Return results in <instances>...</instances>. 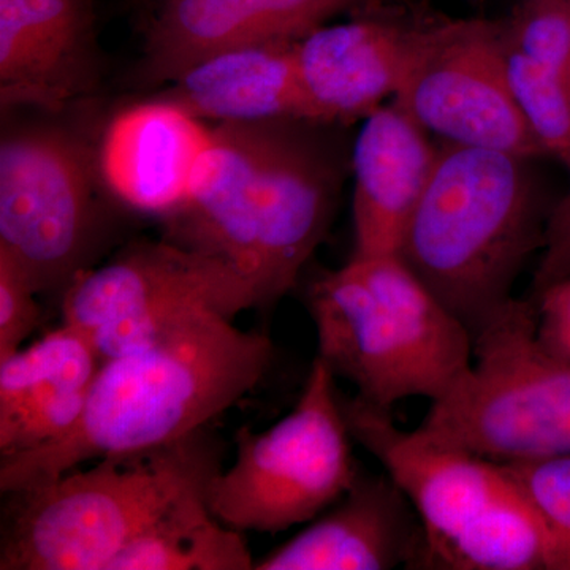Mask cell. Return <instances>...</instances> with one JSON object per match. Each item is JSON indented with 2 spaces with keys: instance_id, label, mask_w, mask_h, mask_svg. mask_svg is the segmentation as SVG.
Segmentation results:
<instances>
[{
  "instance_id": "obj_5",
  "label": "cell",
  "mask_w": 570,
  "mask_h": 570,
  "mask_svg": "<svg viewBox=\"0 0 570 570\" xmlns=\"http://www.w3.org/2000/svg\"><path fill=\"white\" fill-rule=\"evenodd\" d=\"M317 356L390 411L448 395L472 363V335L397 254L352 257L306 288Z\"/></svg>"
},
{
  "instance_id": "obj_3",
  "label": "cell",
  "mask_w": 570,
  "mask_h": 570,
  "mask_svg": "<svg viewBox=\"0 0 570 570\" xmlns=\"http://www.w3.org/2000/svg\"><path fill=\"white\" fill-rule=\"evenodd\" d=\"M530 160L442 142L397 250L472 336L515 299L517 277L546 245L551 209Z\"/></svg>"
},
{
  "instance_id": "obj_14",
  "label": "cell",
  "mask_w": 570,
  "mask_h": 570,
  "mask_svg": "<svg viewBox=\"0 0 570 570\" xmlns=\"http://www.w3.org/2000/svg\"><path fill=\"white\" fill-rule=\"evenodd\" d=\"M213 137V126L163 96L130 105L105 129L100 181L119 204L163 220L189 200Z\"/></svg>"
},
{
  "instance_id": "obj_7",
  "label": "cell",
  "mask_w": 570,
  "mask_h": 570,
  "mask_svg": "<svg viewBox=\"0 0 570 570\" xmlns=\"http://www.w3.org/2000/svg\"><path fill=\"white\" fill-rule=\"evenodd\" d=\"M336 376L314 358L295 407L262 433H235L232 466L214 475L206 501L239 532H281L309 523L343 497L358 474Z\"/></svg>"
},
{
  "instance_id": "obj_17",
  "label": "cell",
  "mask_w": 570,
  "mask_h": 570,
  "mask_svg": "<svg viewBox=\"0 0 570 570\" xmlns=\"http://www.w3.org/2000/svg\"><path fill=\"white\" fill-rule=\"evenodd\" d=\"M102 365L91 341L67 324L0 360V459L66 436Z\"/></svg>"
},
{
  "instance_id": "obj_1",
  "label": "cell",
  "mask_w": 570,
  "mask_h": 570,
  "mask_svg": "<svg viewBox=\"0 0 570 570\" xmlns=\"http://www.w3.org/2000/svg\"><path fill=\"white\" fill-rule=\"evenodd\" d=\"M306 121L213 124L193 194L163 238L234 266L272 307L298 283L335 214L340 165Z\"/></svg>"
},
{
  "instance_id": "obj_26",
  "label": "cell",
  "mask_w": 570,
  "mask_h": 570,
  "mask_svg": "<svg viewBox=\"0 0 570 570\" xmlns=\"http://www.w3.org/2000/svg\"><path fill=\"white\" fill-rule=\"evenodd\" d=\"M539 340L551 354L570 365V277L530 296Z\"/></svg>"
},
{
  "instance_id": "obj_10",
  "label": "cell",
  "mask_w": 570,
  "mask_h": 570,
  "mask_svg": "<svg viewBox=\"0 0 570 570\" xmlns=\"http://www.w3.org/2000/svg\"><path fill=\"white\" fill-rule=\"evenodd\" d=\"M393 100L449 145L546 156L510 91L502 20L412 22Z\"/></svg>"
},
{
  "instance_id": "obj_20",
  "label": "cell",
  "mask_w": 570,
  "mask_h": 570,
  "mask_svg": "<svg viewBox=\"0 0 570 570\" xmlns=\"http://www.w3.org/2000/svg\"><path fill=\"white\" fill-rule=\"evenodd\" d=\"M420 569L566 570V566L550 528L513 487L431 550Z\"/></svg>"
},
{
  "instance_id": "obj_15",
  "label": "cell",
  "mask_w": 570,
  "mask_h": 570,
  "mask_svg": "<svg viewBox=\"0 0 570 570\" xmlns=\"http://www.w3.org/2000/svg\"><path fill=\"white\" fill-rule=\"evenodd\" d=\"M423 546L417 510L387 474L358 469L351 489L255 570L414 569Z\"/></svg>"
},
{
  "instance_id": "obj_23",
  "label": "cell",
  "mask_w": 570,
  "mask_h": 570,
  "mask_svg": "<svg viewBox=\"0 0 570 570\" xmlns=\"http://www.w3.org/2000/svg\"><path fill=\"white\" fill-rule=\"evenodd\" d=\"M502 24L512 47L570 80V0H520Z\"/></svg>"
},
{
  "instance_id": "obj_11",
  "label": "cell",
  "mask_w": 570,
  "mask_h": 570,
  "mask_svg": "<svg viewBox=\"0 0 570 570\" xmlns=\"http://www.w3.org/2000/svg\"><path fill=\"white\" fill-rule=\"evenodd\" d=\"M348 433L403 490L423 524L414 569L498 499L513 490L501 464L439 444L420 431L401 430L390 411L340 392Z\"/></svg>"
},
{
  "instance_id": "obj_18",
  "label": "cell",
  "mask_w": 570,
  "mask_h": 570,
  "mask_svg": "<svg viewBox=\"0 0 570 570\" xmlns=\"http://www.w3.org/2000/svg\"><path fill=\"white\" fill-rule=\"evenodd\" d=\"M439 146L393 100L363 119L356 135L352 257L397 254L404 232L425 193Z\"/></svg>"
},
{
  "instance_id": "obj_8",
  "label": "cell",
  "mask_w": 570,
  "mask_h": 570,
  "mask_svg": "<svg viewBox=\"0 0 570 570\" xmlns=\"http://www.w3.org/2000/svg\"><path fill=\"white\" fill-rule=\"evenodd\" d=\"M97 154L56 122L10 127L0 141V253L37 294L59 298L102 249Z\"/></svg>"
},
{
  "instance_id": "obj_4",
  "label": "cell",
  "mask_w": 570,
  "mask_h": 570,
  "mask_svg": "<svg viewBox=\"0 0 570 570\" xmlns=\"http://www.w3.org/2000/svg\"><path fill=\"white\" fill-rule=\"evenodd\" d=\"M209 426L3 493L0 570H108L149 524L223 471Z\"/></svg>"
},
{
  "instance_id": "obj_19",
  "label": "cell",
  "mask_w": 570,
  "mask_h": 570,
  "mask_svg": "<svg viewBox=\"0 0 570 570\" xmlns=\"http://www.w3.org/2000/svg\"><path fill=\"white\" fill-rule=\"evenodd\" d=\"M296 41L217 52L183 71L159 96L205 122H313L296 71Z\"/></svg>"
},
{
  "instance_id": "obj_12",
  "label": "cell",
  "mask_w": 570,
  "mask_h": 570,
  "mask_svg": "<svg viewBox=\"0 0 570 570\" xmlns=\"http://www.w3.org/2000/svg\"><path fill=\"white\" fill-rule=\"evenodd\" d=\"M376 0H160L138 63V81L165 85L209 56L296 41L333 17Z\"/></svg>"
},
{
  "instance_id": "obj_2",
  "label": "cell",
  "mask_w": 570,
  "mask_h": 570,
  "mask_svg": "<svg viewBox=\"0 0 570 570\" xmlns=\"http://www.w3.org/2000/svg\"><path fill=\"white\" fill-rule=\"evenodd\" d=\"M273 360L275 346L264 333L245 332L223 314H198L149 346L104 362L66 436L0 459V493L209 426L264 381Z\"/></svg>"
},
{
  "instance_id": "obj_24",
  "label": "cell",
  "mask_w": 570,
  "mask_h": 570,
  "mask_svg": "<svg viewBox=\"0 0 570 570\" xmlns=\"http://www.w3.org/2000/svg\"><path fill=\"white\" fill-rule=\"evenodd\" d=\"M510 482L542 517L570 570V455L501 464Z\"/></svg>"
},
{
  "instance_id": "obj_9",
  "label": "cell",
  "mask_w": 570,
  "mask_h": 570,
  "mask_svg": "<svg viewBox=\"0 0 570 570\" xmlns=\"http://www.w3.org/2000/svg\"><path fill=\"white\" fill-rule=\"evenodd\" d=\"M59 305L62 324L80 330L104 362L149 346L198 314L235 318L258 307L234 266L165 238L130 243L82 273Z\"/></svg>"
},
{
  "instance_id": "obj_21",
  "label": "cell",
  "mask_w": 570,
  "mask_h": 570,
  "mask_svg": "<svg viewBox=\"0 0 570 570\" xmlns=\"http://www.w3.org/2000/svg\"><path fill=\"white\" fill-rule=\"evenodd\" d=\"M206 490L190 491L132 540L108 570H253L245 532L217 519Z\"/></svg>"
},
{
  "instance_id": "obj_22",
  "label": "cell",
  "mask_w": 570,
  "mask_h": 570,
  "mask_svg": "<svg viewBox=\"0 0 570 570\" xmlns=\"http://www.w3.org/2000/svg\"><path fill=\"white\" fill-rule=\"evenodd\" d=\"M504 26V24H502ZM505 39V33H504ZM513 100L543 153L570 167V80L505 40Z\"/></svg>"
},
{
  "instance_id": "obj_6",
  "label": "cell",
  "mask_w": 570,
  "mask_h": 570,
  "mask_svg": "<svg viewBox=\"0 0 570 570\" xmlns=\"http://www.w3.org/2000/svg\"><path fill=\"white\" fill-rule=\"evenodd\" d=\"M420 433L499 464L570 455V365L539 340L531 299L472 336V363Z\"/></svg>"
},
{
  "instance_id": "obj_16",
  "label": "cell",
  "mask_w": 570,
  "mask_h": 570,
  "mask_svg": "<svg viewBox=\"0 0 570 570\" xmlns=\"http://www.w3.org/2000/svg\"><path fill=\"white\" fill-rule=\"evenodd\" d=\"M373 6L296 41V71L314 124L365 119L395 97L412 22Z\"/></svg>"
},
{
  "instance_id": "obj_27",
  "label": "cell",
  "mask_w": 570,
  "mask_h": 570,
  "mask_svg": "<svg viewBox=\"0 0 570 570\" xmlns=\"http://www.w3.org/2000/svg\"><path fill=\"white\" fill-rule=\"evenodd\" d=\"M570 174V167L568 168ZM570 277V186L568 194L551 209L546 245L532 281V295Z\"/></svg>"
},
{
  "instance_id": "obj_25",
  "label": "cell",
  "mask_w": 570,
  "mask_h": 570,
  "mask_svg": "<svg viewBox=\"0 0 570 570\" xmlns=\"http://www.w3.org/2000/svg\"><path fill=\"white\" fill-rule=\"evenodd\" d=\"M31 283L0 253V360L24 347L41 322V307Z\"/></svg>"
},
{
  "instance_id": "obj_13",
  "label": "cell",
  "mask_w": 570,
  "mask_h": 570,
  "mask_svg": "<svg viewBox=\"0 0 570 570\" xmlns=\"http://www.w3.org/2000/svg\"><path fill=\"white\" fill-rule=\"evenodd\" d=\"M97 78L92 0H0V105L58 115Z\"/></svg>"
}]
</instances>
